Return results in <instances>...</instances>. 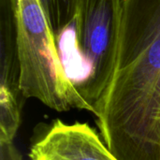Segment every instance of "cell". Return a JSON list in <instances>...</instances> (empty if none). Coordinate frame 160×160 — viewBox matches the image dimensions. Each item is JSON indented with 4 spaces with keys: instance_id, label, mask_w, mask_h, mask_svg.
Listing matches in <instances>:
<instances>
[{
    "instance_id": "6da1fadb",
    "label": "cell",
    "mask_w": 160,
    "mask_h": 160,
    "mask_svg": "<svg viewBox=\"0 0 160 160\" xmlns=\"http://www.w3.org/2000/svg\"><path fill=\"white\" fill-rule=\"evenodd\" d=\"M97 118L119 160H160V0H122L116 71Z\"/></svg>"
},
{
    "instance_id": "7a4b0ae2",
    "label": "cell",
    "mask_w": 160,
    "mask_h": 160,
    "mask_svg": "<svg viewBox=\"0 0 160 160\" xmlns=\"http://www.w3.org/2000/svg\"><path fill=\"white\" fill-rule=\"evenodd\" d=\"M121 14L122 0H77L69 21L54 36L80 110L96 117L116 71Z\"/></svg>"
},
{
    "instance_id": "3957f363",
    "label": "cell",
    "mask_w": 160,
    "mask_h": 160,
    "mask_svg": "<svg viewBox=\"0 0 160 160\" xmlns=\"http://www.w3.org/2000/svg\"><path fill=\"white\" fill-rule=\"evenodd\" d=\"M13 18L20 85L25 98L52 110H80L59 57L54 35L39 0H9Z\"/></svg>"
},
{
    "instance_id": "277c9868",
    "label": "cell",
    "mask_w": 160,
    "mask_h": 160,
    "mask_svg": "<svg viewBox=\"0 0 160 160\" xmlns=\"http://www.w3.org/2000/svg\"><path fill=\"white\" fill-rule=\"evenodd\" d=\"M31 160H119L86 123L56 119L32 142Z\"/></svg>"
},
{
    "instance_id": "5b68a950",
    "label": "cell",
    "mask_w": 160,
    "mask_h": 160,
    "mask_svg": "<svg viewBox=\"0 0 160 160\" xmlns=\"http://www.w3.org/2000/svg\"><path fill=\"white\" fill-rule=\"evenodd\" d=\"M55 36L69 21L77 0H39Z\"/></svg>"
},
{
    "instance_id": "8992f818",
    "label": "cell",
    "mask_w": 160,
    "mask_h": 160,
    "mask_svg": "<svg viewBox=\"0 0 160 160\" xmlns=\"http://www.w3.org/2000/svg\"><path fill=\"white\" fill-rule=\"evenodd\" d=\"M0 160H22V157L14 146L13 142H0Z\"/></svg>"
}]
</instances>
